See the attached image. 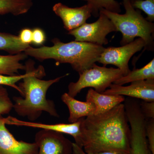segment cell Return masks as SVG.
I'll use <instances>...</instances> for the list:
<instances>
[{
  "mask_svg": "<svg viewBox=\"0 0 154 154\" xmlns=\"http://www.w3.org/2000/svg\"><path fill=\"white\" fill-rule=\"evenodd\" d=\"M6 125L28 127L41 129L49 130L56 132L70 135L73 137L75 143L82 148V118L73 123L45 124L35 122L25 121L16 117L9 116L5 118Z\"/></svg>",
  "mask_w": 154,
  "mask_h": 154,
  "instance_id": "obj_10",
  "label": "cell"
},
{
  "mask_svg": "<svg viewBox=\"0 0 154 154\" xmlns=\"http://www.w3.org/2000/svg\"><path fill=\"white\" fill-rule=\"evenodd\" d=\"M145 128L149 149L154 154V119L146 120Z\"/></svg>",
  "mask_w": 154,
  "mask_h": 154,
  "instance_id": "obj_24",
  "label": "cell"
},
{
  "mask_svg": "<svg viewBox=\"0 0 154 154\" xmlns=\"http://www.w3.org/2000/svg\"><path fill=\"white\" fill-rule=\"evenodd\" d=\"M27 57L25 53L22 52L12 55H0V75H16L19 74V70H25L26 66L20 62Z\"/></svg>",
  "mask_w": 154,
  "mask_h": 154,
  "instance_id": "obj_16",
  "label": "cell"
},
{
  "mask_svg": "<svg viewBox=\"0 0 154 154\" xmlns=\"http://www.w3.org/2000/svg\"><path fill=\"white\" fill-rule=\"evenodd\" d=\"M145 46V43L143 39L138 38L121 47H107L105 48L97 62L105 66L108 64L115 66L126 75L131 71L128 66L130 60L136 53L140 51Z\"/></svg>",
  "mask_w": 154,
  "mask_h": 154,
  "instance_id": "obj_7",
  "label": "cell"
},
{
  "mask_svg": "<svg viewBox=\"0 0 154 154\" xmlns=\"http://www.w3.org/2000/svg\"><path fill=\"white\" fill-rule=\"evenodd\" d=\"M29 46L22 43L19 36L0 32V50L15 54L25 51Z\"/></svg>",
  "mask_w": 154,
  "mask_h": 154,
  "instance_id": "obj_19",
  "label": "cell"
},
{
  "mask_svg": "<svg viewBox=\"0 0 154 154\" xmlns=\"http://www.w3.org/2000/svg\"><path fill=\"white\" fill-rule=\"evenodd\" d=\"M19 37L22 43L30 45L32 41V30L29 28L22 29L20 31Z\"/></svg>",
  "mask_w": 154,
  "mask_h": 154,
  "instance_id": "obj_27",
  "label": "cell"
},
{
  "mask_svg": "<svg viewBox=\"0 0 154 154\" xmlns=\"http://www.w3.org/2000/svg\"><path fill=\"white\" fill-rule=\"evenodd\" d=\"M72 154H119L113 152H104L97 153H87L83 148L78 145L75 143H72Z\"/></svg>",
  "mask_w": 154,
  "mask_h": 154,
  "instance_id": "obj_28",
  "label": "cell"
},
{
  "mask_svg": "<svg viewBox=\"0 0 154 154\" xmlns=\"http://www.w3.org/2000/svg\"><path fill=\"white\" fill-rule=\"evenodd\" d=\"M134 9L141 10L147 16L146 18L149 22L154 21V0H130Z\"/></svg>",
  "mask_w": 154,
  "mask_h": 154,
  "instance_id": "obj_22",
  "label": "cell"
},
{
  "mask_svg": "<svg viewBox=\"0 0 154 154\" xmlns=\"http://www.w3.org/2000/svg\"><path fill=\"white\" fill-rule=\"evenodd\" d=\"M33 5V0H0V15H22L27 13Z\"/></svg>",
  "mask_w": 154,
  "mask_h": 154,
  "instance_id": "obj_18",
  "label": "cell"
},
{
  "mask_svg": "<svg viewBox=\"0 0 154 154\" xmlns=\"http://www.w3.org/2000/svg\"><path fill=\"white\" fill-rule=\"evenodd\" d=\"M130 128L131 153L152 154L146 133V119L140 110H134L127 114Z\"/></svg>",
  "mask_w": 154,
  "mask_h": 154,
  "instance_id": "obj_9",
  "label": "cell"
},
{
  "mask_svg": "<svg viewBox=\"0 0 154 154\" xmlns=\"http://www.w3.org/2000/svg\"><path fill=\"white\" fill-rule=\"evenodd\" d=\"M86 1L92 8V14L95 17H99L100 9L119 14L121 12V5L116 0H83Z\"/></svg>",
  "mask_w": 154,
  "mask_h": 154,
  "instance_id": "obj_20",
  "label": "cell"
},
{
  "mask_svg": "<svg viewBox=\"0 0 154 154\" xmlns=\"http://www.w3.org/2000/svg\"><path fill=\"white\" fill-rule=\"evenodd\" d=\"M109 88L102 94L128 96L147 102L154 101V79L136 81L127 86L111 84Z\"/></svg>",
  "mask_w": 154,
  "mask_h": 154,
  "instance_id": "obj_11",
  "label": "cell"
},
{
  "mask_svg": "<svg viewBox=\"0 0 154 154\" xmlns=\"http://www.w3.org/2000/svg\"><path fill=\"white\" fill-rule=\"evenodd\" d=\"M140 106L142 113L146 120L154 119V101L140 102Z\"/></svg>",
  "mask_w": 154,
  "mask_h": 154,
  "instance_id": "obj_25",
  "label": "cell"
},
{
  "mask_svg": "<svg viewBox=\"0 0 154 154\" xmlns=\"http://www.w3.org/2000/svg\"><path fill=\"white\" fill-rule=\"evenodd\" d=\"M86 99V102H92L95 105L96 110L94 115H96L111 110L124 102L125 98L122 96L106 95L90 89L88 90Z\"/></svg>",
  "mask_w": 154,
  "mask_h": 154,
  "instance_id": "obj_15",
  "label": "cell"
},
{
  "mask_svg": "<svg viewBox=\"0 0 154 154\" xmlns=\"http://www.w3.org/2000/svg\"><path fill=\"white\" fill-rule=\"evenodd\" d=\"M6 125L5 118L0 115V154H38L35 142L17 140Z\"/></svg>",
  "mask_w": 154,
  "mask_h": 154,
  "instance_id": "obj_13",
  "label": "cell"
},
{
  "mask_svg": "<svg viewBox=\"0 0 154 154\" xmlns=\"http://www.w3.org/2000/svg\"><path fill=\"white\" fill-rule=\"evenodd\" d=\"M38 154H72V143L63 134L41 129L35 136Z\"/></svg>",
  "mask_w": 154,
  "mask_h": 154,
  "instance_id": "obj_8",
  "label": "cell"
},
{
  "mask_svg": "<svg viewBox=\"0 0 154 154\" xmlns=\"http://www.w3.org/2000/svg\"><path fill=\"white\" fill-rule=\"evenodd\" d=\"M51 42L52 46L35 48L29 46L24 53L41 61L53 59L59 64H70L79 75L98 61L105 48L102 45L75 40L64 43L57 38Z\"/></svg>",
  "mask_w": 154,
  "mask_h": 154,
  "instance_id": "obj_3",
  "label": "cell"
},
{
  "mask_svg": "<svg viewBox=\"0 0 154 154\" xmlns=\"http://www.w3.org/2000/svg\"><path fill=\"white\" fill-rule=\"evenodd\" d=\"M82 148L87 153H131V131L123 103L101 114L82 118Z\"/></svg>",
  "mask_w": 154,
  "mask_h": 154,
  "instance_id": "obj_1",
  "label": "cell"
},
{
  "mask_svg": "<svg viewBox=\"0 0 154 154\" xmlns=\"http://www.w3.org/2000/svg\"><path fill=\"white\" fill-rule=\"evenodd\" d=\"M26 66V72L23 75H16L9 76L5 75H0V85L8 86L14 88L19 92V94L22 96V93L19 86H17V83L23 79L32 72L34 67V63L32 61H28L25 65Z\"/></svg>",
  "mask_w": 154,
  "mask_h": 154,
  "instance_id": "obj_21",
  "label": "cell"
},
{
  "mask_svg": "<svg viewBox=\"0 0 154 154\" xmlns=\"http://www.w3.org/2000/svg\"><path fill=\"white\" fill-rule=\"evenodd\" d=\"M124 75L120 69L99 66L95 63L80 74L77 82L69 84L67 93L75 98L87 88H94L96 92L103 93L112 83Z\"/></svg>",
  "mask_w": 154,
  "mask_h": 154,
  "instance_id": "obj_5",
  "label": "cell"
},
{
  "mask_svg": "<svg viewBox=\"0 0 154 154\" xmlns=\"http://www.w3.org/2000/svg\"><path fill=\"white\" fill-rule=\"evenodd\" d=\"M52 10L62 19L64 28L69 31L85 24L93 12L92 7L88 4L82 7L71 8L62 3H58L54 5Z\"/></svg>",
  "mask_w": 154,
  "mask_h": 154,
  "instance_id": "obj_12",
  "label": "cell"
},
{
  "mask_svg": "<svg viewBox=\"0 0 154 154\" xmlns=\"http://www.w3.org/2000/svg\"><path fill=\"white\" fill-rule=\"evenodd\" d=\"M46 39L45 33L40 28H35L32 30V41L36 45H42L44 43Z\"/></svg>",
  "mask_w": 154,
  "mask_h": 154,
  "instance_id": "obj_26",
  "label": "cell"
},
{
  "mask_svg": "<svg viewBox=\"0 0 154 154\" xmlns=\"http://www.w3.org/2000/svg\"><path fill=\"white\" fill-rule=\"evenodd\" d=\"M99 18L96 22L85 23L79 28L69 31L68 34L74 36L75 41L90 42L102 45L108 43L106 36L109 33L116 31L110 19L99 12Z\"/></svg>",
  "mask_w": 154,
  "mask_h": 154,
  "instance_id": "obj_6",
  "label": "cell"
},
{
  "mask_svg": "<svg viewBox=\"0 0 154 154\" xmlns=\"http://www.w3.org/2000/svg\"><path fill=\"white\" fill-rule=\"evenodd\" d=\"M61 100L68 108L69 123H73L80 119L95 114L96 107L92 102L79 101L67 93L63 94Z\"/></svg>",
  "mask_w": 154,
  "mask_h": 154,
  "instance_id": "obj_14",
  "label": "cell"
},
{
  "mask_svg": "<svg viewBox=\"0 0 154 154\" xmlns=\"http://www.w3.org/2000/svg\"><path fill=\"white\" fill-rule=\"evenodd\" d=\"M66 74L53 79L42 80L46 75L44 67L39 66L28 76L19 83V87L22 93V97L14 96L13 109L17 115L26 117L29 121L35 122L43 112L53 117L60 116L56 109L54 102L46 98L47 91L51 86L58 82Z\"/></svg>",
  "mask_w": 154,
  "mask_h": 154,
  "instance_id": "obj_2",
  "label": "cell"
},
{
  "mask_svg": "<svg viewBox=\"0 0 154 154\" xmlns=\"http://www.w3.org/2000/svg\"><path fill=\"white\" fill-rule=\"evenodd\" d=\"M125 13L120 14L100 9L99 12L105 14L115 26L116 31L122 34V45L132 42L136 37L142 38L145 43V49L154 48V24L144 18L140 10H135L130 0H122Z\"/></svg>",
  "mask_w": 154,
  "mask_h": 154,
  "instance_id": "obj_4",
  "label": "cell"
},
{
  "mask_svg": "<svg viewBox=\"0 0 154 154\" xmlns=\"http://www.w3.org/2000/svg\"><path fill=\"white\" fill-rule=\"evenodd\" d=\"M154 79V59L140 69H134L126 75L123 76L113 82L119 85L136 81Z\"/></svg>",
  "mask_w": 154,
  "mask_h": 154,
  "instance_id": "obj_17",
  "label": "cell"
},
{
  "mask_svg": "<svg viewBox=\"0 0 154 154\" xmlns=\"http://www.w3.org/2000/svg\"><path fill=\"white\" fill-rule=\"evenodd\" d=\"M13 107L14 103L7 89L0 85V115L8 114L13 110Z\"/></svg>",
  "mask_w": 154,
  "mask_h": 154,
  "instance_id": "obj_23",
  "label": "cell"
}]
</instances>
